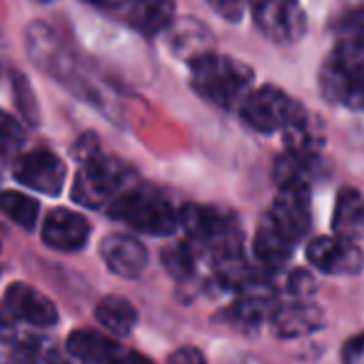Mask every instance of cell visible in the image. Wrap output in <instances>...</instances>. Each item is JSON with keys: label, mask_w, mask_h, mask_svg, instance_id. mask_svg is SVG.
<instances>
[{"label": "cell", "mask_w": 364, "mask_h": 364, "mask_svg": "<svg viewBox=\"0 0 364 364\" xmlns=\"http://www.w3.org/2000/svg\"><path fill=\"white\" fill-rule=\"evenodd\" d=\"M332 230L337 237L349 240V242H357L364 235V198L359 190H339L337 205H334Z\"/></svg>", "instance_id": "obj_17"}, {"label": "cell", "mask_w": 364, "mask_h": 364, "mask_svg": "<svg viewBox=\"0 0 364 364\" xmlns=\"http://www.w3.org/2000/svg\"><path fill=\"white\" fill-rule=\"evenodd\" d=\"M82 3H87V6H95V8H102V11H110V13H120L127 0H82Z\"/></svg>", "instance_id": "obj_29"}, {"label": "cell", "mask_w": 364, "mask_h": 364, "mask_svg": "<svg viewBox=\"0 0 364 364\" xmlns=\"http://www.w3.org/2000/svg\"><path fill=\"white\" fill-rule=\"evenodd\" d=\"M21 357L28 364H55V354H53V344L48 339H38L31 337L18 347Z\"/></svg>", "instance_id": "obj_25"}, {"label": "cell", "mask_w": 364, "mask_h": 364, "mask_svg": "<svg viewBox=\"0 0 364 364\" xmlns=\"http://www.w3.org/2000/svg\"><path fill=\"white\" fill-rule=\"evenodd\" d=\"M344 364H364V332L352 337L342 349Z\"/></svg>", "instance_id": "obj_27"}, {"label": "cell", "mask_w": 364, "mask_h": 364, "mask_svg": "<svg viewBox=\"0 0 364 364\" xmlns=\"http://www.w3.org/2000/svg\"><path fill=\"white\" fill-rule=\"evenodd\" d=\"M8 327H11V322H8V317H3V312H0V334H6Z\"/></svg>", "instance_id": "obj_31"}, {"label": "cell", "mask_w": 364, "mask_h": 364, "mask_svg": "<svg viewBox=\"0 0 364 364\" xmlns=\"http://www.w3.org/2000/svg\"><path fill=\"white\" fill-rule=\"evenodd\" d=\"M307 259L312 267H317L324 274H359L364 267V255L357 247V242H349L337 235L332 237H314L307 245Z\"/></svg>", "instance_id": "obj_8"}, {"label": "cell", "mask_w": 364, "mask_h": 364, "mask_svg": "<svg viewBox=\"0 0 364 364\" xmlns=\"http://www.w3.org/2000/svg\"><path fill=\"white\" fill-rule=\"evenodd\" d=\"M195 257H198V252H195L193 245L175 242V245H170V247H165V252H162V264H165V269L172 277L188 279L190 274L195 272Z\"/></svg>", "instance_id": "obj_23"}, {"label": "cell", "mask_w": 364, "mask_h": 364, "mask_svg": "<svg viewBox=\"0 0 364 364\" xmlns=\"http://www.w3.org/2000/svg\"><path fill=\"white\" fill-rule=\"evenodd\" d=\"M0 213L8 215L16 225L26 230H36L38 225V215H41V205L33 198L23 193H13V190H6L0 193Z\"/></svg>", "instance_id": "obj_22"}, {"label": "cell", "mask_w": 364, "mask_h": 364, "mask_svg": "<svg viewBox=\"0 0 364 364\" xmlns=\"http://www.w3.org/2000/svg\"><path fill=\"white\" fill-rule=\"evenodd\" d=\"M120 16L135 31L157 36L175 23V3L172 0H127Z\"/></svg>", "instance_id": "obj_13"}, {"label": "cell", "mask_w": 364, "mask_h": 364, "mask_svg": "<svg viewBox=\"0 0 364 364\" xmlns=\"http://www.w3.org/2000/svg\"><path fill=\"white\" fill-rule=\"evenodd\" d=\"M135 170L127 162L107 155H92L77 172L73 198L82 208L110 210L127 190L135 188Z\"/></svg>", "instance_id": "obj_2"}, {"label": "cell", "mask_w": 364, "mask_h": 364, "mask_svg": "<svg viewBox=\"0 0 364 364\" xmlns=\"http://www.w3.org/2000/svg\"><path fill=\"white\" fill-rule=\"evenodd\" d=\"M102 262L112 274L125 279H135L147 267V250L137 237L130 235H107L100 245Z\"/></svg>", "instance_id": "obj_12"}, {"label": "cell", "mask_w": 364, "mask_h": 364, "mask_svg": "<svg viewBox=\"0 0 364 364\" xmlns=\"http://www.w3.org/2000/svg\"><path fill=\"white\" fill-rule=\"evenodd\" d=\"M269 319H272V332L282 339L304 337V334L322 329L324 324L322 309L309 302H292L284 304V307H277Z\"/></svg>", "instance_id": "obj_14"}, {"label": "cell", "mask_w": 364, "mask_h": 364, "mask_svg": "<svg viewBox=\"0 0 364 364\" xmlns=\"http://www.w3.org/2000/svg\"><path fill=\"white\" fill-rule=\"evenodd\" d=\"M41 3H48V0H41Z\"/></svg>", "instance_id": "obj_32"}, {"label": "cell", "mask_w": 364, "mask_h": 364, "mask_svg": "<svg viewBox=\"0 0 364 364\" xmlns=\"http://www.w3.org/2000/svg\"><path fill=\"white\" fill-rule=\"evenodd\" d=\"M107 213L125 223L127 228L142 235H152V237L172 235L180 225V215L172 208L170 200L157 193L155 188H140V185L127 190Z\"/></svg>", "instance_id": "obj_3"}, {"label": "cell", "mask_w": 364, "mask_h": 364, "mask_svg": "<svg viewBox=\"0 0 364 364\" xmlns=\"http://www.w3.org/2000/svg\"><path fill=\"white\" fill-rule=\"evenodd\" d=\"M170 48L182 58V60H188L193 65L195 60L200 58L210 55L213 50V36L210 31L203 26V23H195V21H180V23H172L170 28Z\"/></svg>", "instance_id": "obj_16"}, {"label": "cell", "mask_w": 364, "mask_h": 364, "mask_svg": "<svg viewBox=\"0 0 364 364\" xmlns=\"http://www.w3.org/2000/svg\"><path fill=\"white\" fill-rule=\"evenodd\" d=\"M264 218L284 235L292 245L307 235L312 225V210H309V190L307 188H282L274 198L272 208Z\"/></svg>", "instance_id": "obj_7"}, {"label": "cell", "mask_w": 364, "mask_h": 364, "mask_svg": "<svg viewBox=\"0 0 364 364\" xmlns=\"http://www.w3.org/2000/svg\"><path fill=\"white\" fill-rule=\"evenodd\" d=\"M319 90L324 100L349 110H364V63L329 53L319 70Z\"/></svg>", "instance_id": "obj_5"}, {"label": "cell", "mask_w": 364, "mask_h": 364, "mask_svg": "<svg viewBox=\"0 0 364 364\" xmlns=\"http://www.w3.org/2000/svg\"><path fill=\"white\" fill-rule=\"evenodd\" d=\"M334 38H337L334 53L364 63V8L347 13L334 28Z\"/></svg>", "instance_id": "obj_21"}, {"label": "cell", "mask_w": 364, "mask_h": 364, "mask_svg": "<svg viewBox=\"0 0 364 364\" xmlns=\"http://www.w3.org/2000/svg\"><path fill=\"white\" fill-rule=\"evenodd\" d=\"M208 6L218 13L220 18L230 23H237L250 8V0H208Z\"/></svg>", "instance_id": "obj_26"}, {"label": "cell", "mask_w": 364, "mask_h": 364, "mask_svg": "<svg viewBox=\"0 0 364 364\" xmlns=\"http://www.w3.org/2000/svg\"><path fill=\"white\" fill-rule=\"evenodd\" d=\"M319 175V155L317 152H292L287 150L274 162V182L277 188H307Z\"/></svg>", "instance_id": "obj_15"}, {"label": "cell", "mask_w": 364, "mask_h": 364, "mask_svg": "<svg viewBox=\"0 0 364 364\" xmlns=\"http://www.w3.org/2000/svg\"><path fill=\"white\" fill-rule=\"evenodd\" d=\"M193 87L200 97L225 110L240 107L252 87V68L228 55H210L195 60L193 65Z\"/></svg>", "instance_id": "obj_1"}, {"label": "cell", "mask_w": 364, "mask_h": 364, "mask_svg": "<svg viewBox=\"0 0 364 364\" xmlns=\"http://www.w3.org/2000/svg\"><path fill=\"white\" fill-rule=\"evenodd\" d=\"M95 317L102 327L107 329L110 334H117V337H125V334L132 332L137 322V312L125 297H102L95 307Z\"/></svg>", "instance_id": "obj_20"}, {"label": "cell", "mask_w": 364, "mask_h": 364, "mask_svg": "<svg viewBox=\"0 0 364 364\" xmlns=\"http://www.w3.org/2000/svg\"><path fill=\"white\" fill-rule=\"evenodd\" d=\"M68 352L85 364H110L120 357V347L115 339L95 332V329H77L68 337Z\"/></svg>", "instance_id": "obj_18"}, {"label": "cell", "mask_w": 364, "mask_h": 364, "mask_svg": "<svg viewBox=\"0 0 364 364\" xmlns=\"http://www.w3.org/2000/svg\"><path fill=\"white\" fill-rule=\"evenodd\" d=\"M170 364H208V362H205V354L200 349L182 347L170 354Z\"/></svg>", "instance_id": "obj_28"}, {"label": "cell", "mask_w": 364, "mask_h": 364, "mask_svg": "<svg viewBox=\"0 0 364 364\" xmlns=\"http://www.w3.org/2000/svg\"><path fill=\"white\" fill-rule=\"evenodd\" d=\"M6 309L13 319L33 327H53L58 322V307L31 284H11L6 292Z\"/></svg>", "instance_id": "obj_10"}, {"label": "cell", "mask_w": 364, "mask_h": 364, "mask_svg": "<svg viewBox=\"0 0 364 364\" xmlns=\"http://www.w3.org/2000/svg\"><path fill=\"white\" fill-rule=\"evenodd\" d=\"M292 250L294 245L267 218L259 220L257 235H255V257H257L259 264H264L269 269L279 267V264H284L289 259Z\"/></svg>", "instance_id": "obj_19"}, {"label": "cell", "mask_w": 364, "mask_h": 364, "mask_svg": "<svg viewBox=\"0 0 364 364\" xmlns=\"http://www.w3.org/2000/svg\"><path fill=\"white\" fill-rule=\"evenodd\" d=\"M245 125L257 132H284L304 115V107L297 105L284 90L264 85L252 90L240 105Z\"/></svg>", "instance_id": "obj_4"}, {"label": "cell", "mask_w": 364, "mask_h": 364, "mask_svg": "<svg viewBox=\"0 0 364 364\" xmlns=\"http://www.w3.org/2000/svg\"><path fill=\"white\" fill-rule=\"evenodd\" d=\"M43 242L60 252H77L90 240V223L73 210H53L43 223Z\"/></svg>", "instance_id": "obj_11"}, {"label": "cell", "mask_w": 364, "mask_h": 364, "mask_svg": "<svg viewBox=\"0 0 364 364\" xmlns=\"http://www.w3.org/2000/svg\"><path fill=\"white\" fill-rule=\"evenodd\" d=\"M110 364H152V362L147 357H142V354H120Z\"/></svg>", "instance_id": "obj_30"}, {"label": "cell", "mask_w": 364, "mask_h": 364, "mask_svg": "<svg viewBox=\"0 0 364 364\" xmlns=\"http://www.w3.org/2000/svg\"><path fill=\"white\" fill-rule=\"evenodd\" d=\"M16 177L36 193L58 195L65 182V162L50 150H33L18 160Z\"/></svg>", "instance_id": "obj_9"}, {"label": "cell", "mask_w": 364, "mask_h": 364, "mask_svg": "<svg viewBox=\"0 0 364 364\" xmlns=\"http://www.w3.org/2000/svg\"><path fill=\"white\" fill-rule=\"evenodd\" d=\"M250 11L259 33L279 46L297 43L307 31V16L299 0H250Z\"/></svg>", "instance_id": "obj_6"}, {"label": "cell", "mask_w": 364, "mask_h": 364, "mask_svg": "<svg viewBox=\"0 0 364 364\" xmlns=\"http://www.w3.org/2000/svg\"><path fill=\"white\" fill-rule=\"evenodd\" d=\"M26 135H23V127L13 120L11 115L0 110V162H8L21 152Z\"/></svg>", "instance_id": "obj_24"}]
</instances>
